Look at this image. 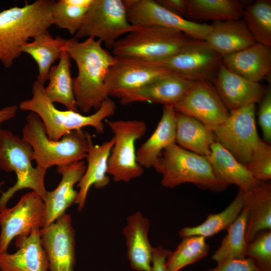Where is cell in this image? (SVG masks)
Segmentation results:
<instances>
[{
	"label": "cell",
	"instance_id": "6da1fadb",
	"mask_svg": "<svg viewBox=\"0 0 271 271\" xmlns=\"http://www.w3.org/2000/svg\"><path fill=\"white\" fill-rule=\"evenodd\" d=\"M63 49L76 64L77 76L73 78L77 107L84 113L96 111L109 97L105 81L116 58L102 47L100 40L87 38L79 42L75 38L66 39Z\"/></svg>",
	"mask_w": 271,
	"mask_h": 271
},
{
	"label": "cell",
	"instance_id": "7a4b0ae2",
	"mask_svg": "<svg viewBox=\"0 0 271 271\" xmlns=\"http://www.w3.org/2000/svg\"><path fill=\"white\" fill-rule=\"evenodd\" d=\"M55 1H26L0 12V62L10 68L22 52L21 47L30 38L48 32L52 25L51 13Z\"/></svg>",
	"mask_w": 271,
	"mask_h": 271
},
{
	"label": "cell",
	"instance_id": "3957f363",
	"mask_svg": "<svg viewBox=\"0 0 271 271\" xmlns=\"http://www.w3.org/2000/svg\"><path fill=\"white\" fill-rule=\"evenodd\" d=\"M33 96L22 101L19 107L36 113L43 122L49 139L57 141L66 133L89 126L97 132L104 130L103 120L112 116L116 110L114 101L107 98L94 113L84 115L72 110L58 109L46 95L44 84L36 80L32 85Z\"/></svg>",
	"mask_w": 271,
	"mask_h": 271
},
{
	"label": "cell",
	"instance_id": "277c9868",
	"mask_svg": "<svg viewBox=\"0 0 271 271\" xmlns=\"http://www.w3.org/2000/svg\"><path fill=\"white\" fill-rule=\"evenodd\" d=\"M23 128V138L32 146L33 160L37 166L45 170L53 166H63L83 161L87 157L91 135L82 129L70 131L60 140L48 139L40 117L30 112Z\"/></svg>",
	"mask_w": 271,
	"mask_h": 271
},
{
	"label": "cell",
	"instance_id": "5b68a950",
	"mask_svg": "<svg viewBox=\"0 0 271 271\" xmlns=\"http://www.w3.org/2000/svg\"><path fill=\"white\" fill-rule=\"evenodd\" d=\"M153 168L162 174L161 183L166 188L190 183L201 189L220 192L228 187L216 175L208 157L184 149L176 143L164 149Z\"/></svg>",
	"mask_w": 271,
	"mask_h": 271
},
{
	"label": "cell",
	"instance_id": "8992f818",
	"mask_svg": "<svg viewBox=\"0 0 271 271\" xmlns=\"http://www.w3.org/2000/svg\"><path fill=\"white\" fill-rule=\"evenodd\" d=\"M197 41L179 31L159 26H138L112 48V54L123 58L155 62L179 52Z\"/></svg>",
	"mask_w": 271,
	"mask_h": 271
},
{
	"label": "cell",
	"instance_id": "52a82bcc",
	"mask_svg": "<svg viewBox=\"0 0 271 271\" xmlns=\"http://www.w3.org/2000/svg\"><path fill=\"white\" fill-rule=\"evenodd\" d=\"M33 150L23 138L10 130L0 128V169L7 172H14L17 182L0 197V212L7 207L9 200L18 191L29 188L44 199L47 191L44 184L46 170L33 167Z\"/></svg>",
	"mask_w": 271,
	"mask_h": 271
},
{
	"label": "cell",
	"instance_id": "ba28073f",
	"mask_svg": "<svg viewBox=\"0 0 271 271\" xmlns=\"http://www.w3.org/2000/svg\"><path fill=\"white\" fill-rule=\"evenodd\" d=\"M105 121L114 139L108 158V174L117 182H128L140 177L144 168L137 161L135 143L145 134L146 123L139 120Z\"/></svg>",
	"mask_w": 271,
	"mask_h": 271
},
{
	"label": "cell",
	"instance_id": "9c48e42d",
	"mask_svg": "<svg viewBox=\"0 0 271 271\" xmlns=\"http://www.w3.org/2000/svg\"><path fill=\"white\" fill-rule=\"evenodd\" d=\"M138 27L128 22L123 1L94 0L74 38H97L112 49L120 36Z\"/></svg>",
	"mask_w": 271,
	"mask_h": 271
},
{
	"label": "cell",
	"instance_id": "30bf717a",
	"mask_svg": "<svg viewBox=\"0 0 271 271\" xmlns=\"http://www.w3.org/2000/svg\"><path fill=\"white\" fill-rule=\"evenodd\" d=\"M215 141L246 166L263 142L255 122V104L229 111L225 121L213 130Z\"/></svg>",
	"mask_w": 271,
	"mask_h": 271
},
{
	"label": "cell",
	"instance_id": "8fae6325",
	"mask_svg": "<svg viewBox=\"0 0 271 271\" xmlns=\"http://www.w3.org/2000/svg\"><path fill=\"white\" fill-rule=\"evenodd\" d=\"M222 58L204 41L197 40L168 58L149 62L191 81L203 80L214 83Z\"/></svg>",
	"mask_w": 271,
	"mask_h": 271
},
{
	"label": "cell",
	"instance_id": "7c38bea8",
	"mask_svg": "<svg viewBox=\"0 0 271 271\" xmlns=\"http://www.w3.org/2000/svg\"><path fill=\"white\" fill-rule=\"evenodd\" d=\"M129 23L134 26L154 25L176 30L195 40L204 41L212 26L195 22L174 14L153 0L123 1Z\"/></svg>",
	"mask_w": 271,
	"mask_h": 271
},
{
	"label": "cell",
	"instance_id": "4fadbf2b",
	"mask_svg": "<svg viewBox=\"0 0 271 271\" xmlns=\"http://www.w3.org/2000/svg\"><path fill=\"white\" fill-rule=\"evenodd\" d=\"M45 220L42 198L32 191L22 195L16 205L0 212V253L7 252L9 244L19 235H29L36 226L43 228Z\"/></svg>",
	"mask_w": 271,
	"mask_h": 271
},
{
	"label": "cell",
	"instance_id": "5bb4252c",
	"mask_svg": "<svg viewBox=\"0 0 271 271\" xmlns=\"http://www.w3.org/2000/svg\"><path fill=\"white\" fill-rule=\"evenodd\" d=\"M174 107L176 111L194 118L212 130L224 122L229 114L214 86L203 80L196 81Z\"/></svg>",
	"mask_w": 271,
	"mask_h": 271
},
{
	"label": "cell",
	"instance_id": "9a60e30c",
	"mask_svg": "<svg viewBox=\"0 0 271 271\" xmlns=\"http://www.w3.org/2000/svg\"><path fill=\"white\" fill-rule=\"evenodd\" d=\"M42 246L48 260L49 271H75V231L72 218L64 214L40 229Z\"/></svg>",
	"mask_w": 271,
	"mask_h": 271
},
{
	"label": "cell",
	"instance_id": "2e32d148",
	"mask_svg": "<svg viewBox=\"0 0 271 271\" xmlns=\"http://www.w3.org/2000/svg\"><path fill=\"white\" fill-rule=\"evenodd\" d=\"M116 58V62L110 67L105 81L108 96L140 88L163 76L174 73L149 62Z\"/></svg>",
	"mask_w": 271,
	"mask_h": 271
},
{
	"label": "cell",
	"instance_id": "e0dca14e",
	"mask_svg": "<svg viewBox=\"0 0 271 271\" xmlns=\"http://www.w3.org/2000/svg\"><path fill=\"white\" fill-rule=\"evenodd\" d=\"M196 81L172 73L131 90L115 94L122 104L148 102L174 106L192 87Z\"/></svg>",
	"mask_w": 271,
	"mask_h": 271
},
{
	"label": "cell",
	"instance_id": "ac0fdd59",
	"mask_svg": "<svg viewBox=\"0 0 271 271\" xmlns=\"http://www.w3.org/2000/svg\"><path fill=\"white\" fill-rule=\"evenodd\" d=\"M214 86L227 109L237 110L261 101L267 89L220 64Z\"/></svg>",
	"mask_w": 271,
	"mask_h": 271
},
{
	"label": "cell",
	"instance_id": "d6986e66",
	"mask_svg": "<svg viewBox=\"0 0 271 271\" xmlns=\"http://www.w3.org/2000/svg\"><path fill=\"white\" fill-rule=\"evenodd\" d=\"M40 229L36 226L29 235L17 236L16 252L0 253L1 271H48V260L42 244Z\"/></svg>",
	"mask_w": 271,
	"mask_h": 271
},
{
	"label": "cell",
	"instance_id": "ffe728a7",
	"mask_svg": "<svg viewBox=\"0 0 271 271\" xmlns=\"http://www.w3.org/2000/svg\"><path fill=\"white\" fill-rule=\"evenodd\" d=\"M86 169L83 161L57 167V172L62 175V179L54 190L47 192L43 200L45 211L44 227L49 225L65 214L66 210L75 203L78 192L74 187L79 182Z\"/></svg>",
	"mask_w": 271,
	"mask_h": 271
},
{
	"label": "cell",
	"instance_id": "44dd1931",
	"mask_svg": "<svg viewBox=\"0 0 271 271\" xmlns=\"http://www.w3.org/2000/svg\"><path fill=\"white\" fill-rule=\"evenodd\" d=\"M149 220L141 212L129 215L122 233L131 267L137 271H151L154 247L149 239Z\"/></svg>",
	"mask_w": 271,
	"mask_h": 271
},
{
	"label": "cell",
	"instance_id": "7402d4cb",
	"mask_svg": "<svg viewBox=\"0 0 271 271\" xmlns=\"http://www.w3.org/2000/svg\"><path fill=\"white\" fill-rule=\"evenodd\" d=\"M221 63L244 78L259 83L271 70L270 48L256 43L240 51L223 56Z\"/></svg>",
	"mask_w": 271,
	"mask_h": 271
},
{
	"label": "cell",
	"instance_id": "603a6c76",
	"mask_svg": "<svg viewBox=\"0 0 271 271\" xmlns=\"http://www.w3.org/2000/svg\"><path fill=\"white\" fill-rule=\"evenodd\" d=\"M204 41L222 57L234 53L255 44L256 42L242 18L215 21Z\"/></svg>",
	"mask_w": 271,
	"mask_h": 271
},
{
	"label": "cell",
	"instance_id": "cb8c5ba5",
	"mask_svg": "<svg viewBox=\"0 0 271 271\" xmlns=\"http://www.w3.org/2000/svg\"><path fill=\"white\" fill-rule=\"evenodd\" d=\"M114 139L112 137L101 145L90 144L87 155V166L82 177L77 183L79 188L75 203L81 211L84 207L88 191L92 185L97 189L105 187L109 182L108 161Z\"/></svg>",
	"mask_w": 271,
	"mask_h": 271
},
{
	"label": "cell",
	"instance_id": "d4e9b609",
	"mask_svg": "<svg viewBox=\"0 0 271 271\" xmlns=\"http://www.w3.org/2000/svg\"><path fill=\"white\" fill-rule=\"evenodd\" d=\"M243 206L247 209L245 241L247 244L259 233L271 230V184L261 182L244 192Z\"/></svg>",
	"mask_w": 271,
	"mask_h": 271
},
{
	"label": "cell",
	"instance_id": "484cf974",
	"mask_svg": "<svg viewBox=\"0 0 271 271\" xmlns=\"http://www.w3.org/2000/svg\"><path fill=\"white\" fill-rule=\"evenodd\" d=\"M210 149L208 160L216 175L226 185H235L240 190L246 192L261 183L218 142L215 141Z\"/></svg>",
	"mask_w": 271,
	"mask_h": 271
},
{
	"label": "cell",
	"instance_id": "4316f807",
	"mask_svg": "<svg viewBox=\"0 0 271 271\" xmlns=\"http://www.w3.org/2000/svg\"><path fill=\"white\" fill-rule=\"evenodd\" d=\"M176 143V110L164 105L162 116L156 129L137 152L138 163L144 168L153 167L163 151Z\"/></svg>",
	"mask_w": 271,
	"mask_h": 271
},
{
	"label": "cell",
	"instance_id": "83f0119b",
	"mask_svg": "<svg viewBox=\"0 0 271 271\" xmlns=\"http://www.w3.org/2000/svg\"><path fill=\"white\" fill-rule=\"evenodd\" d=\"M215 141L213 130L194 118L176 111V143L178 146L208 157Z\"/></svg>",
	"mask_w": 271,
	"mask_h": 271
},
{
	"label": "cell",
	"instance_id": "f1b7e54d",
	"mask_svg": "<svg viewBox=\"0 0 271 271\" xmlns=\"http://www.w3.org/2000/svg\"><path fill=\"white\" fill-rule=\"evenodd\" d=\"M59 60L58 64L53 65L50 69L49 83L44 87L45 93L53 103H60L67 110L79 112L73 91L70 58L64 49Z\"/></svg>",
	"mask_w": 271,
	"mask_h": 271
},
{
	"label": "cell",
	"instance_id": "f546056e",
	"mask_svg": "<svg viewBox=\"0 0 271 271\" xmlns=\"http://www.w3.org/2000/svg\"><path fill=\"white\" fill-rule=\"evenodd\" d=\"M31 42H27L21 47L22 53L29 55L36 62L38 68L37 81L44 84L52 64L59 60L66 39L59 36L55 38L48 32L39 34Z\"/></svg>",
	"mask_w": 271,
	"mask_h": 271
},
{
	"label": "cell",
	"instance_id": "4dcf8cb0",
	"mask_svg": "<svg viewBox=\"0 0 271 271\" xmlns=\"http://www.w3.org/2000/svg\"><path fill=\"white\" fill-rule=\"evenodd\" d=\"M186 17L197 21H223L242 18L245 8L237 0H186Z\"/></svg>",
	"mask_w": 271,
	"mask_h": 271
},
{
	"label": "cell",
	"instance_id": "1f68e13d",
	"mask_svg": "<svg viewBox=\"0 0 271 271\" xmlns=\"http://www.w3.org/2000/svg\"><path fill=\"white\" fill-rule=\"evenodd\" d=\"M244 191L239 189L234 200L223 211L210 214L201 224L193 227H185L179 232L181 237L189 236L211 237L226 230L237 219L243 207Z\"/></svg>",
	"mask_w": 271,
	"mask_h": 271
},
{
	"label": "cell",
	"instance_id": "d6a6232c",
	"mask_svg": "<svg viewBox=\"0 0 271 271\" xmlns=\"http://www.w3.org/2000/svg\"><path fill=\"white\" fill-rule=\"evenodd\" d=\"M247 214V208L243 206L238 217L226 229L227 234L212 255V259L217 264L226 259L246 257L245 236Z\"/></svg>",
	"mask_w": 271,
	"mask_h": 271
},
{
	"label": "cell",
	"instance_id": "836d02e7",
	"mask_svg": "<svg viewBox=\"0 0 271 271\" xmlns=\"http://www.w3.org/2000/svg\"><path fill=\"white\" fill-rule=\"evenodd\" d=\"M242 19L256 43L271 47V1L258 0L244 8Z\"/></svg>",
	"mask_w": 271,
	"mask_h": 271
},
{
	"label": "cell",
	"instance_id": "e575fe53",
	"mask_svg": "<svg viewBox=\"0 0 271 271\" xmlns=\"http://www.w3.org/2000/svg\"><path fill=\"white\" fill-rule=\"evenodd\" d=\"M182 238L176 249L171 251L167 258V271H179L201 260L209 252V245L206 241V238L189 236Z\"/></svg>",
	"mask_w": 271,
	"mask_h": 271
},
{
	"label": "cell",
	"instance_id": "d590c367",
	"mask_svg": "<svg viewBox=\"0 0 271 271\" xmlns=\"http://www.w3.org/2000/svg\"><path fill=\"white\" fill-rule=\"evenodd\" d=\"M89 8L74 4L72 0L55 2L51 13L52 25L75 35L81 27Z\"/></svg>",
	"mask_w": 271,
	"mask_h": 271
},
{
	"label": "cell",
	"instance_id": "8d00e7d4",
	"mask_svg": "<svg viewBox=\"0 0 271 271\" xmlns=\"http://www.w3.org/2000/svg\"><path fill=\"white\" fill-rule=\"evenodd\" d=\"M245 254L254 260L261 271H271V230L257 235L247 244Z\"/></svg>",
	"mask_w": 271,
	"mask_h": 271
},
{
	"label": "cell",
	"instance_id": "74e56055",
	"mask_svg": "<svg viewBox=\"0 0 271 271\" xmlns=\"http://www.w3.org/2000/svg\"><path fill=\"white\" fill-rule=\"evenodd\" d=\"M246 168L258 181L264 182L271 178V147L263 142L255 152Z\"/></svg>",
	"mask_w": 271,
	"mask_h": 271
},
{
	"label": "cell",
	"instance_id": "f35d334b",
	"mask_svg": "<svg viewBox=\"0 0 271 271\" xmlns=\"http://www.w3.org/2000/svg\"><path fill=\"white\" fill-rule=\"evenodd\" d=\"M258 122L261 128L264 139L268 143L271 141V89L270 86L261 101Z\"/></svg>",
	"mask_w": 271,
	"mask_h": 271
},
{
	"label": "cell",
	"instance_id": "ab89813d",
	"mask_svg": "<svg viewBox=\"0 0 271 271\" xmlns=\"http://www.w3.org/2000/svg\"><path fill=\"white\" fill-rule=\"evenodd\" d=\"M205 271H261L254 260L249 257L229 259L217 264Z\"/></svg>",
	"mask_w": 271,
	"mask_h": 271
},
{
	"label": "cell",
	"instance_id": "60d3db41",
	"mask_svg": "<svg viewBox=\"0 0 271 271\" xmlns=\"http://www.w3.org/2000/svg\"><path fill=\"white\" fill-rule=\"evenodd\" d=\"M171 251L162 245L154 247L151 271H167L166 262Z\"/></svg>",
	"mask_w": 271,
	"mask_h": 271
},
{
	"label": "cell",
	"instance_id": "b9f144b4",
	"mask_svg": "<svg viewBox=\"0 0 271 271\" xmlns=\"http://www.w3.org/2000/svg\"><path fill=\"white\" fill-rule=\"evenodd\" d=\"M159 5L170 12L184 17L187 15L186 0H157Z\"/></svg>",
	"mask_w": 271,
	"mask_h": 271
},
{
	"label": "cell",
	"instance_id": "7bdbcfd3",
	"mask_svg": "<svg viewBox=\"0 0 271 271\" xmlns=\"http://www.w3.org/2000/svg\"><path fill=\"white\" fill-rule=\"evenodd\" d=\"M18 108V106L14 105L6 106L0 109V128L3 122L11 119L16 115Z\"/></svg>",
	"mask_w": 271,
	"mask_h": 271
}]
</instances>
